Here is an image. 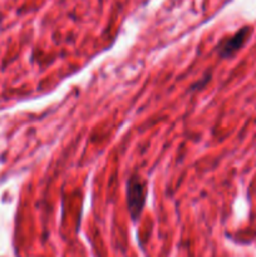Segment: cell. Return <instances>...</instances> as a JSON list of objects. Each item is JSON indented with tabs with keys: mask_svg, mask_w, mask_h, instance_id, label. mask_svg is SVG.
Here are the masks:
<instances>
[{
	"mask_svg": "<svg viewBox=\"0 0 256 257\" xmlns=\"http://www.w3.org/2000/svg\"><path fill=\"white\" fill-rule=\"evenodd\" d=\"M146 196L147 185L145 181L137 175L131 176L127 181V206L133 222H136L142 215L146 205Z\"/></svg>",
	"mask_w": 256,
	"mask_h": 257,
	"instance_id": "obj_1",
	"label": "cell"
},
{
	"mask_svg": "<svg viewBox=\"0 0 256 257\" xmlns=\"http://www.w3.org/2000/svg\"><path fill=\"white\" fill-rule=\"evenodd\" d=\"M250 32V27H243L233 35L222 40L220 45H218V54H220V57L231 58L232 55H235L245 45V43L247 42Z\"/></svg>",
	"mask_w": 256,
	"mask_h": 257,
	"instance_id": "obj_2",
	"label": "cell"
}]
</instances>
